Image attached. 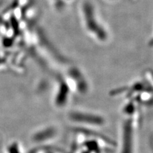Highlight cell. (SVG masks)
Here are the masks:
<instances>
[{
	"label": "cell",
	"mask_w": 153,
	"mask_h": 153,
	"mask_svg": "<svg viewBox=\"0 0 153 153\" xmlns=\"http://www.w3.org/2000/svg\"><path fill=\"white\" fill-rule=\"evenodd\" d=\"M83 19L85 30L91 35L94 39L100 42H104L107 40L108 33L98 21L95 15L93 6L85 4L83 6Z\"/></svg>",
	"instance_id": "cell-1"
},
{
	"label": "cell",
	"mask_w": 153,
	"mask_h": 153,
	"mask_svg": "<svg viewBox=\"0 0 153 153\" xmlns=\"http://www.w3.org/2000/svg\"><path fill=\"white\" fill-rule=\"evenodd\" d=\"M151 43H152V45H153V38H152V41H151Z\"/></svg>",
	"instance_id": "cell-2"
}]
</instances>
